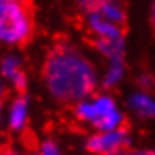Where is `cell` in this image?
I'll return each mask as SVG.
<instances>
[{
  "label": "cell",
  "instance_id": "cell-1",
  "mask_svg": "<svg viewBox=\"0 0 155 155\" xmlns=\"http://www.w3.org/2000/svg\"><path fill=\"white\" fill-rule=\"evenodd\" d=\"M42 75L51 95L62 103L81 101L95 92L97 74L92 63L66 44H59L50 51Z\"/></svg>",
  "mask_w": 155,
  "mask_h": 155
},
{
  "label": "cell",
  "instance_id": "cell-2",
  "mask_svg": "<svg viewBox=\"0 0 155 155\" xmlns=\"http://www.w3.org/2000/svg\"><path fill=\"white\" fill-rule=\"evenodd\" d=\"M35 30L32 0L8 2L0 9V41L6 44L24 45Z\"/></svg>",
  "mask_w": 155,
  "mask_h": 155
},
{
  "label": "cell",
  "instance_id": "cell-3",
  "mask_svg": "<svg viewBox=\"0 0 155 155\" xmlns=\"http://www.w3.org/2000/svg\"><path fill=\"white\" fill-rule=\"evenodd\" d=\"M128 120H125L119 128L111 131H103L101 134L92 136L87 140V151L98 155H113L120 151L128 149L130 139H128Z\"/></svg>",
  "mask_w": 155,
  "mask_h": 155
},
{
  "label": "cell",
  "instance_id": "cell-4",
  "mask_svg": "<svg viewBox=\"0 0 155 155\" xmlns=\"http://www.w3.org/2000/svg\"><path fill=\"white\" fill-rule=\"evenodd\" d=\"M89 27L94 35L98 38H108V39H124L125 29L104 20L98 14H89Z\"/></svg>",
  "mask_w": 155,
  "mask_h": 155
},
{
  "label": "cell",
  "instance_id": "cell-5",
  "mask_svg": "<svg viewBox=\"0 0 155 155\" xmlns=\"http://www.w3.org/2000/svg\"><path fill=\"white\" fill-rule=\"evenodd\" d=\"M98 15H101L104 20L113 23V24H117L124 29H127V15H125V11L122 9L119 0H113V2H107L104 3L103 6L98 9V12H95Z\"/></svg>",
  "mask_w": 155,
  "mask_h": 155
},
{
  "label": "cell",
  "instance_id": "cell-6",
  "mask_svg": "<svg viewBox=\"0 0 155 155\" xmlns=\"http://www.w3.org/2000/svg\"><path fill=\"white\" fill-rule=\"evenodd\" d=\"M27 114V103L24 97H20L15 100V103L11 108V128L12 130H21L26 122Z\"/></svg>",
  "mask_w": 155,
  "mask_h": 155
},
{
  "label": "cell",
  "instance_id": "cell-7",
  "mask_svg": "<svg viewBox=\"0 0 155 155\" xmlns=\"http://www.w3.org/2000/svg\"><path fill=\"white\" fill-rule=\"evenodd\" d=\"M125 120H127V119H125L120 113H117V111L114 110V111H111V113H108V114H104L101 117H98V119L94 120L92 124L95 125V128H98V130H101V131H111V130L119 128Z\"/></svg>",
  "mask_w": 155,
  "mask_h": 155
},
{
  "label": "cell",
  "instance_id": "cell-8",
  "mask_svg": "<svg viewBox=\"0 0 155 155\" xmlns=\"http://www.w3.org/2000/svg\"><path fill=\"white\" fill-rule=\"evenodd\" d=\"M131 105L142 116H146V117L155 116V103L145 95H134L131 98Z\"/></svg>",
  "mask_w": 155,
  "mask_h": 155
},
{
  "label": "cell",
  "instance_id": "cell-9",
  "mask_svg": "<svg viewBox=\"0 0 155 155\" xmlns=\"http://www.w3.org/2000/svg\"><path fill=\"white\" fill-rule=\"evenodd\" d=\"M75 114L81 120H91L94 122L98 117V113L95 110L94 103H78L75 107Z\"/></svg>",
  "mask_w": 155,
  "mask_h": 155
},
{
  "label": "cell",
  "instance_id": "cell-10",
  "mask_svg": "<svg viewBox=\"0 0 155 155\" xmlns=\"http://www.w3.org/2000/svg\"><path fill=\"white\" fill-rule=\"evenodd\" d=\"M2 72L5 77H8L9 80H12L18 72H20V62L15 57H6L2 62Z\"/></svg>",
  "mask_w": 155,
  "mask_h": 155
},
{
  "label": "cell",
  "instance_id": "cell-11",
  "mask_svg": "<svg viewBox=\"0 0 155 155\" xmlns=\"http://www.w3.org/2000/svg\"><path fill=\"white\" fill-rule=\"evenodd\" d=\"M122 75V57L111 60V68L105 78V86H113Z\"/></svg>",
  "mask_w": 155,
  "mask_h": 155
},
{
  "label": "cell",
  "instance_id": "cell-12",
  "mask_svg": "<svg viewBox=\"0 0 155 155\" xmlns=\"http://www.w3.org/2000/svg\"><path fill=\"white\" fill-rule=\"evenodd\" d=\"M95 110H97V113H98V117H101L104 114H108V113H111V111H114L116 108H114V103H113V100L111 98H108V97H100L95 103ZM97 117V119H98ZM95 119V120H97Z\"/></svg>",
  "mask_w": 155,
  "mask_h": 155
},
{
  "label": "cell",
  "instance_id": "cell-13",
  "mask_svg": "<svg viewBox=\"0 0 155 155\" xmlns=\"http://www.w3.org/2000/svg\"><path fill=\"white\" fill-rule=\"evenodd\" d=\"M78 6L89 15V14H95L98 12V9L107 2H113V0H77Z\"/></svg>",
  "mask_w": 155,
  "mask_h": 155
},
{
  "label": "cell",
  "instance_id": "cell-14",
  "mask_svg": "<svg viewBox=\"0 0 155 155\" xmlns=\"http://www.w3.org/2000/svg\"><path fill=\"white\" fill-rule=\"evenodd\" d=\"M23 143H24V146H26L27 151L36 152V149H38V140H36V137H35V134L32 131L26 130L23 133Z\"/></svg>",
  "mask_w": 155,
  "mask_h": 155
},
{
  "label": "cell",
  "instance_id": "cell-15",
  "mask_svg": "<svg viewBox=\"0 0 155 155\" xmlns=\"http://www.w3.org/2000/svg\"><path fill=\"white\" fill-rule=\"evenodd\" d=\"M12 83H14L15 89H17L20 94H24V91H26V87H27V80H26V75H24L21 71L12 78Z\"/></svg>",
  "mask_w": 155,
  "mask_h": 155
},
{
  "label": "cell",
  "instance_id": "cell-16",
  "mask_svg": "<svg viewBox=\"0 0 155 155\" xmlns=\"http://www.w3.org/2000/svg\"><path fill=\"white\" fill-rule=\"evenodd\" d=\"M39 155H59V149L51 140H48V142L42 143V146L39 149Z\"/></svg>",
  "mask_w": 155,
  "mask_h": 155
},
{
  "label": "cell",
  "instance_id": "cell-17",
  "mask_svg": "<svg viewBox=\"0 0 155 155\" xmlns=\"http://www.w3.org/2000/svg\"><path fill=\"white\" fill-rule=\"evenodd\" d=\"M139 84H140L143 89H146V91L154 89L155 87V78H152L151 75H143V77H140Z\"/></svg>",
  "mask_w": 155,
  "mask_h": 155
},
{
  "label": "cell",
  "instance_id": "cell-18",
  "mask_svg": "<svg viewBox=\"0 0 155 155\" xmlns=\"http://www.w3.org/2000/svg\"><path fill=\"white\" fill-rule=\"evenodd\" d=\"M0 155H18L9 145H3L0 146Z\"/></svg>",
  "mask_w": 155,
  "mask_h": 155
},
{
  "label": "cell",
  "instance_id": "cell-19",
  "mask_svg": "<svg viewBox=\"0 0 155 155\" xmlns=\"http://www.w3.org/2000/svg\"><path fill=\"white\" fill-rule=\"evenodd\" d=\"M151 26H152V32H154V36H155V0H154V5H152V11H151Z\"/></svg>",
  "mask_w": 155,
  "mask_h": 155
},
{
  "label": "cell",
  "instance_id": "cell-20",
  "mask_svg": "<svg viewBox=\"0 0 155 155\" xmlns=\"http://www.w3.org/2000/svg\"><path fill=\"white\" fill-rule=\"evenodd\" d=\"M3 97V89H2V86H0V98Z\"/></svg>",
  "mask_w": 155,
  "mask_h": 155
},
{
  "label": "cell",
  "instance_id": "cell-21",
  "mask_svg": "<svg viewBox=\"0 0 155 155\" xmlns=\"http://www.w3.org/2000/svg\"><path fill=\"white\" fill-rule=\"evenodd\" d=\"M32 155H39V152H32Z\"/></svg>",
  "mask_w": 155,
  "mask_h": 155
}]
</instances>
